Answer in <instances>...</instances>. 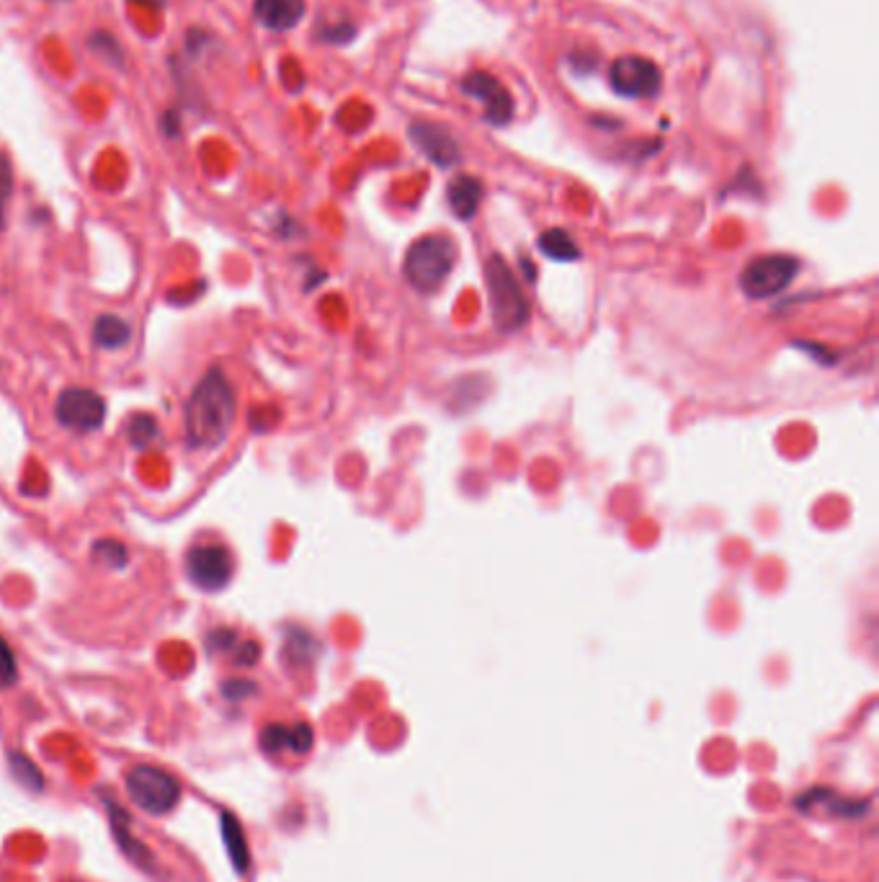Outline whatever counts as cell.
I'll use <instances>...</instances> for the list:
<instances>
[{
    "label": "cell",
    "mask_w": 879,
    "mask_h": 882,
    "mask_svg": "<svg viewBox=\"0 0 879 882\" xmlns=\"http://www.w3.org/2000/svg\"><path fill=\"white\" fill-rule=\"evenodd\" d=\"M55 416L68 432H99L106 420V400L99 393L86 390V387H68L55 403Z\"/></svg>",
    "instance_id": "obj_6"
},
{
    "label": "cell",
    "mask_w": 879,
    "mask_h": 882,
    "mask_svg": "<svg viewBox=\"0 0 879 882\" xmlns=\"http://www.w3.org/2000/svg\"><path fill=\"white\" fill-rule=\"evenodd\" d=\"M11 769L19 776L21 784H27L31 790H42V774H39V769L29 762L27 756L21 754H11Z\"/></svg>",
    "instance_id": "obj_23"
},
{
    "label": "cell",
    "mask_w": 879,
    "mask_h": 882,
    "mask_svg": "<svg viewBox=\"0 0 879 882\" xmlns=\"http://www.w3.org/2000/svg\"><path fill=\"white\" fill-rule=\"evenodd\" d=\"M11 197H13V166L11 158L0 150V228L6 225V212Z\"/></svg>",
    "instance_id": "obj_21"
},
{
    "label": "cell",
    "mask_w": 879,
    "mask_h": 882,
    "mask_svg": "<svg viewBox=\"0 0 879 882\" xmlns=\"http://www.w3.org/2000/svg\"><path fill=\"white\" fill-rule=\"evenodd\" d=\"M254 13L260 27L271 31H289L303 21L305 0H256Z\"/></svg>",
    "instance_id": "obj_12"
},
{
    "label": "cell",
    "mask_w": 879,
    "mask_h": 882,
    "mask_svg": "<svg viewBox=\"0 0 879 882\" xmlns=\"http://www.w3.org/2000/svg\"><path fill=\"white\" fill-rule=\"evenodd\" d=\"M127 436L135 449H148L160 436L158 420L152 416H145V413H137V416H132V420L127 424Z\"/></svg>",
    "instance_id": "obj_18"
},
{
    "label": "cell",
    "mask_w": 879,
    "mask_h": 882,
    "mask_svg": "<svg viewBox=\"0 0 879 882\" xmlns=\"http://www.w3.org/2000/svg\"><path fill=\"white\" fill-rule=\"evenodd\" d=\"M254 692H256V684L248 682V678H230V682L223 684V694H225L227 700H233V702L246 700Z\"/></svg>",
    "instance_id": "obj_25"
},
{
    "label": "cell",
    "mask_w": 879,
    "mask_h": 882,
    "mask_svg": "<svg viewBox=\"0 0 879 882\" xmlns=\"http://www.w3.org/2000/svg\"><path fill=\"white\" fill-rule=\"evenodd\" d=\"M284 653H287V658H292V663H310L313 655L317 653V643L305 630H289Z\"/></svg>",
    "instance_id": "obj_20"
},
{
    "label": "cell",
    "mask_w": 879,
    "mask_h": 882,
    "mask_svg": "<svg viewBox=\"0 0 879 882\" xmlns=\"http://www.w3.org/2000/svg\"><path fill=\"white\" fill-rule=\"evenodd\" d=\"M127 792L132 803L152 815L174 811L181 800V784L158 766H135L127 772Z\"/></svg>",
    "instance_id": "obj_4"
},
{
    "label": "cell",
    "mask_w": 879,
    "mask_h": 882,
    "mask_svg": "<svg viewBox=\"0 0 879 882\" xmlns=\"http://www.w3.org/2000/svg\"><path fill=\"white\" fill-rule=\"evenodd\" d=\"M462 91L483 103L485 119L491 121V125L503 127L514 119V99H511V93L503 88L498 78L491 76V72L483 70L470 72V76H465V80H462Z\"/></svg>",
    "instance_id": "obj_9"
},
{
    "label": "cell",
    "mask_w": 879,
    "mask_h": 882,
    "mask_svg": "<svg viewBox=\"0 0 879 882\" xmlns=\"http://www.w3.org/2000/svg\"><path fill=\"white\" fill-rule=\"evenodd\" d=\"M223 839H225L227 854H230L235 870L246 872L250 864V849H248L246 833H243V825L233 813H223Z\"/></svg>",
    "instance_id": "obj_16"
},
{
    "label": "cell",
    "mask_w": 879,
    "mask_h": 882,
    "mask_svg": "<svg viewBox=\"0 0 879 882\" xmlns=\"http://www.w3.org/2000/svg\"><path fill=\"white\" fill-rule=\"evenodd\" d=\"M235 420V390L219 367H209L186 403V442L194 449H217L227 442Z\"/></svg>",
    "instance_id": "obj_1"
},
{
    "label": "cell",
    "mask_w": 879,
    "mask_h": 882,
    "mask_svg": "<svg viewBox=\"0 0 879 882\" xmlns=\"http://www.w3.org/2000/svg\"><path fill=\"white\" fill-rule=\"evenodd\" d=\"M797 271H800V261L794 256H759L740 274V289L751 299H771L792 285Z\"/></svg>",
    "instance_id": "obj_5"
},
{
    "label": "cell",
    "mask_w": 879,
    "mask_h": 882,
    "mask_svg": "<svg viewBox=\"0 0 879 882\" xmlns=\"http://www.w3.org/2000/svg\"><path fill=\"white\" fill-rule=\"evenodd\" d=\"M129 336H132V328L119 315H101L93 326V344L106 351L125 349L129 344Z\"/></svg>",
    "instance_id": "obj_14"
},
{
    "label": "cell",
    "mask_w": 879,
    "mask_h": 882,
    "mask_svg": "<svg viewBox=\"0 0 879 882\" xmlns=\"http://www.w3.org/2000/svg\"><path fill=\"white\" fill-rule=\"evenodd\" d=\"M132 3H142V6H150V8H162L168 3V0H132Z\"/></svg>",
    "instance_id": "obj_27"
},
{
    "label": "cell",
    "mask_w": 879,
    "mask_h": 882,
    "mask_svg": "<svg viewBox=\"0 0 879 882\" xmlns=\"http://www.w3.org/2000/svg\"><path fill=\"white\" fill-rule=\"evenodd\" d=\"M485 287L491 295L493 320L503 334H516L529 323V299L521 289L516 274L501 256H491L485 264Z\"/></svg>",
    "instance_id": "obj_3"
},
{
    "label": "cell",
    "mask_w": 879,
    "mask_h": 882,
    "mask_svg": "<svg viewBox=\"0 0 879 882\" xmlns=\"http://www.w3.org/2000/svg\"><path fill=\"white\" fill-rule=\"evenodd\" d=\"M411 137L423 156L438 168H452L462 160V150L454 137L442 125L434 121H418L411 127Z\"/></svg>",
    "instance_id": "obj_10"
},
{
    "label": "cell",
    "mask_w": 879,
    "mask_h": 882,
    "mask_svg": "<svg viewBox=\"0 0 879 882\" xmlns=\"http://www.w3.org/2000/svg\"><path fill=\"white\" fill-rule=\"evenodd\" d=\"M19 682V666H16V655L8 645L6 637H0V690L13 686Z\"/></svg>",
    "instance_id": "obj_22"
},
{
    "label": "cell",
    "mask_w": 879,
    "mask_h": 882,
    "mask_svg": "<svg viewBox=\"0 0 879 882\" xmlns=\"http://www.w3.org/2000/svg\"><path fill=\"white\" fill-rule=\"evenodd\" d=\"M233 661L238 663V666H256L258 658H260V645L256 641H246V643H238L233 651Z\"/></svg>",
    "instance_id": "obj_26"
},
{
    "label": "cell",
    "mask_w": 879,
    "mask_h": 882,
    "mask_svg": "<svg viewBox=\"0 0 879 882\" xmlns=\"http://www.w3.org/2000/svg\"><path fill=\"white\" fill-rule=\"evenodd\" d=\"M260 746H264L266 754L274 756L282 754V751L303 756L313 749V727L307 723L266 725L264 733H260Z\"/></svg>",
    "instance_id": "obj_11"
},
{
    "label": "cell",
    "mask_w": 879,
    "mask_h": 882,
    "mask_svg": "<svg viewBox=\"0 0 879 882\" xmlns=\"http://www.w3.org/2000/svg\"><path fill=\"white\" fill-rule=\"evenodd\" d=\"M91 557L96 563H101V565H106V568H113V571L127 568V563H129L127 547L121 545L119 539H99L91 549Z\"/></svg>",
    "instance_id": "obj_19"
},
{
    "label": "cell",
    "mask_w": 879,
    "mask_h": 882,
    "mask_svg": "<svg viewBox=\"0 0 879 882\" xmlns=\"http://www.w3.org/2000/svg\"><path fill=\"white\" fill-rule=\"evenodd\" d=\"M661 68L642 54H624L609 70V83L624 99H653L661 91Z\"/></svg>",
    "instance_id": "obj_7"
},
{
    "label": "cell",
    "mask_w": 879,
    "mask_h": 882,
    "mask_svg": "<svg viewBox=\"0 0 879 882\" xmlns=\"http://www.w3.org/2000/svg\"><path fill=\"white\" fill-rule=\"evenodd\" d=\"M540 250L552 261H577L581 258V248H577V242L573 240L567 230H560V228H552L547 232H542L540 236Z\"/></svg>",
    "instance_id": "obj_17"
},
{
    "label": "cell",
    "mask_w": 879,
    "mask_h": 882,
    "mask_svg": "<svg viewBox=\"0 0 879 882\" xmlns=\"http://www.w3.org/2000/svg\"><path fill=\"white\" fill-rule=\"evenodd\" d=\"M483 199V184L475 176H460L450 184V207L460 220H472Z\"/></svg>",
    "instance_id": "obj_13"
},
{
    "label": "cell",
    "mask_w": 879,
    "mask_h": 882,
    "mask_svg": "<svg viewBox=\"0 0 879 882\" xmlns=\"http://www.w3.org/2000/svg\"><path fill=\"white\" fill-rule=\"evenodd\" d=\"M233 571V555L223 545H197L186 553V576L201 591H223Z\"/></svg>",
    "instance_id": "obj_8"
},
{
    "label": "cell",
    "mask_w": 879,
    "mask_h": 882,
    "mask_svg": "<svg viewBox=\"0 0 879 882\" xmlns=\"http://www.w3.org/2000/svg\"><path fill=\"white\" fill-rule=\"evenodd\" d=\"M238 633L230 627H217L207 635V651L209 653H230L238 645Z\"/></svg>",
    "instance_id": "obj_24"
},
{
    "label": "cell",
    "mask_w": 879,
    "mask_h": 882,
    "mask_svg": "<svg viewBox=\"0 0 879 882\" xmlns=\"http://www.w3.org/2000/svg\"><path fill=\"white\" fill-rule=\"evenodd\" d=\"M457 261V246L446 236H423L405 254V279L423 295L436 293L450 277Z\"/></svg>",
    "instance_id": "obj_2"
},
{
    "label": "cell",
    "mask_w": 879,
    "mask_h": 882,
    "mask_svg": "<svg viewBox=\"0 0 879 882\" xmlns=\"http://www.w3.org/2000/svg\"><path fill=\"white\" fill-rule=\"evenodd\" d=\"M106 807H109L111 829H113V833H117L119 846L125 849V854L129 856V860H135L137 864H140V868H148V864H145V862H150L148 849L140 846V841H137V839L132 836V825H129L127 815L121 813L117 805H113V800H109V803H106Z\"/></svg>",
    "instance_id": "obj_15"
}]
</instances>
